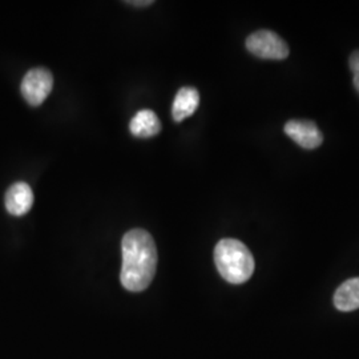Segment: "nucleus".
<instances>
[{
    "label": "nucleus",
    "instance_id": "nucleus-6",
    "mask_svg": "<svg viewBox=\"0 0 359 359\" xmlns=\"http://www.w3.org/2000/svg\"><path fill=\"white\" fill-rule=\"evenodd\" d=\"M4 203L10 215L25 216L34 205V192L26 182H16L6 193Z\"/></svg>",
    "mask_w": 359,
    "mask_h": 359
},
{
    "label": "nucleus",
    "instance_id": "nucleus-5",
    "mask_svg": "<svg viewBox=\"0 0 359 359\" xmlns=\"http://www.w3.org/2000/svg\"><path fill=\"white\" fill-rule=\"evenodd\" d=\"M283 129L292 140L305 149L318 148L323 142L321 130L309 120H290Z\"/></svg>",
    "mask_w": 359,
    "mask_h": 359
},
{
    "label": "nucleus",
    "instance_id": "nucleus-1",
    "mask_svg": "<svg viewBox=\"0 0 359 359\" xmlns=\"http://www.w3.org/2000/svg\"><path fill=\"white\" fill-rule=\"evenodd\" d=\"M121 285L133 293L145 290L154 281L157 268V249L147 231H129L121 241Z\"/></svg>",
    "mask_w": 359,
    "mask_h": 359
},
{
    "label": "nucleus",
    "instance_id": "nucleus-8",
    "mask_svg": "<svg viewBox=\"0 0 359 359\" xmlns=\"http://www.w3.org/2000/svg\"><path fill=\"white\" fill-rule=\"evenodd\" d=\"M129 129L133 136L140 139H149L160 133L161 121L151 109H142L130 120Z\"/></svg>",
    "mask_w": 359,
    "mask_h": 359
},
{
    "label": "nucleus",
    "instance_id": "nucleus-3",
    "mask_svg": "<svg viewBox=\"0 0 359 359\" xmlns=\"http://www.w3.org/2000/svg\"><path fill=\"white\" fill-rule=\"evenodd\" d=\"M246 48L257 57L266 60H283L289 56V46L276 32L261 29L246 39Z\"/></svg>",
    "mask_w": 359,
    "mask_h": 359
},
{
    "label": "nucleus",
    "instance_id": "nucleus-2",
    "mask_svg": "<svg viewBox=\"0 0 359 359\" xmlns=\"http://www.w3.org/2000/svg\"><path fill=\"white\" fill-rule=\"evenodd\" d=\"M215 262L221 277L229 283H244L253 276L255 258L238 240H221L215 249Z\"/></svg>",
    "mask_w": 359,
    "mask_h": 359
},
{
    "label": "nucleus",
    "instance_id": "nucleus-11",
    "mask_svg": "<svg viewBox=\"0 0 359 359\" xmlns=\"http://www.w3.org/2000/svg\"><path fill=\"white\" fill-rule=\"evenodd\" d=\"M353 74H354V86H355V88H357L359 93V69L354 71Z\"/></svg>",
    "mask_w": 359,
    "mask_h": 359
},
{
    "label": "nucleus",
    "instance_id": "nucleus-10",
    "mask_svg": "<svg viewBox=\"0 0 359 359\" xmlns=\"http://www.w3.org/2000/svg\"><path fill=\"white\" fill-rule=\"evenodd\" d=\"M129 4H132V6H139V7H145V6H151V4H154V1L152 0H144V1H128Z\"/></svg>",
    "mask_w": 359,
    "mask_h": 359
},
{
    "label": "nucleus",
    "instance_id": "nucleus-9",
    "mask_svg": "<svg viewBox=\"0 0 359 359\" xmlns=\"http://www.w3.org/2000/svg\"><path fill=\"white\" fill-rule=\"evenodd\" d=\"M334 305L341 311H353L359 309V278L347 280L337 289L334 294Z\"/></svg>",
    "mask_w": 359,
    "mask_h": 359
},
{
    "label": "nucleus",
    "instance_id": "nucleus-4",
    "mask_svg": "<svg viewBox=\"0 0 359 359\" xmlns=\"http://www.w3.org/2000/svg\"><path fill=\"white\" fill-rule=\"evenodd\" d=\"M53 87V76L46 68H34L23 77L20 90L26 102L38 107L50 96Z\"/></svg>",
    "mask_w": 359,
    "mask_h": 359
},
{
    "label": "nucleus",
    "instance_id": "nucleus-7",
    "mask_svg": "<svg viewBox=\"0 0 359 359\" xmlns=\"http://www.w3.org/2000/svg\"><path fill=\"white\" fill-rule=\"evenodd\" d=\"M200 104L198 90L193 87H184L177 92L172 105V116L176 123H181L187 117L192 116Z\"/></svg>",
    "mask_w": 359,
    "mask_h": 359
}]
</instances>
